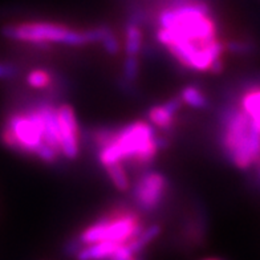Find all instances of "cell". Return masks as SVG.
I'll use <instances>...</instances> for the list:
<instances>
[{
    "mask_svg": "<svg viewBox=\"0 0 260 260\" xmlns=\"http://www.w3.org/2000/svg\"><path fill=\"white\" fill-rule=\"evenodd\" d=\"M89 137L103 168L126 162L132 168L146 169L161 150L159 136L149 121H133L120 127L100 126L90 132Z\"/></svg>",
    "mask_w": 260,
    "mask_h": 260,
    "instance_id": "7a4b0ae2",
    "label": "cell"
},
{
    "mask_svg": "<svg viewBox=\"0 0 260 260\" xmlns=\"http://www.w3.org/2000/svg\"><path fill=\"white\" fill-rule=\"evenodd\" d=\"M104 169H105L106 175H108L109 181L112 182V185L118 191H129L130 187H132V183H130L129 174H127V169L123 166V164L110 165V166H106Z\"/></svg>",
    "mask_w": 260,
    "mask_h": 260,
    "instance_id": "5bb4252c",
    "label": "cell"
},
{
    "mask_svg": "<svg viewBox=\"0 0 260 260\" xmlns=\"http://www.w3.org/2000/svg\"><path fill=\"white\" fill-rule=\"evenodd\" d=\"M101 45H103V48L105 49V52L108 53V55L110 56L118 55V52L121 51V43H120V39L117 38L116 32L113 31V28L106 34L104 40L101 41Z\"/></svg>",
    "mask_w": 260,
    "mask_h": 260,
    "instance_id": "e0dca14e",
    "label": "cell"
},
{
    "mask_svg": "<svg viewBox=\"0 0 260 260\" xmlns=\"http://www.w3.org/2000/svg\"><path fill=\"white\" fill-rule=\"evenodd\" d=\"M144 230L137 211L126 207H117L86 226L76 238L81 246L97 242H118L126 243Z\"/></svg>",
    "mask_w": 260,
    "mask_h": 260,
    "instance_id": "5b68a950",
    "label": "cell"
},
{
    "mask_svg": "<svg viewBox=\"0 0 260 260\" xmlns=\"http://www.w3.org/2000/svg\"><path fill=\"white\" fill-rule=\"evenodd\" d=\"M182 104L183 103H182L181 97L175 96L159 105L151 106L147 112V121L165 133H169L174 127L177 114L181 109Z\"/></svg>",
    "mask_w": 260,
    "mask_h": 260,
    "instance_id": "9c48e42d",
    "label": "cell"
},
{
    "mask_svg": "<svg viewBox=\"0 0 260 260\" xmlns=\"http://www.w3.org/2000/svg\"><path fill=\"white\" fill-rule=\"evenodd\" d=\"M169 178L158 170H144L130 187V197L138 210L151 212L159 206L169 195Z\"/></svg>",
    "mask_w": 260,
    "mask_h": 260,
    "instance_id": "52a82bcc",
    "label": "cell"
},
{
    "mask_svg": "<svg viewBox=\"0 0 260 260\" xmlns=\"http://www.w3.org/2000/svg\"><path fill=\"white\" fill-rule=\"evenodd\" d=\"M73 28L56 21H23L3 28L4 38L25 43L38 48H49L53 44L67 45Z\"/></svg>",
    "mask_w": 260,
    "mask_h": 260,
    "instance_id": "8992f818",
    "label": "cell"
},
{
    "mask_svg": "<svg viewBox=\"0 0 260 260\" xmlns=\"http://www.w3.org/2000/svg\"><path fill=\"white\" fill-rule=\"evenodd\" d=\"M226 51L235 56H251L256 52L257 47L252 40L247 39H238V40L224 41Z\"/></svg>",
    "mask_w": 260,
    "mask_h": 260,
    "instance_id": "2e32d148",
    "label": "cell"
},
{
    "mask_svg": "<svg viewBox=\"0 0 260 260\" xmlns=\"http://www.w3.org/2000/svg\"><path fill=\"white\" fill-rule=\"evenodd\" d=\"M201 260H222V259H218V257H205V259H201Z\"/></svg>",
    "mask_w": 260,
    "mask_h": 260,
    "instance_id": "ffe728a7",
    "label": "cell"
},
{
    "mask_svg": "<svg viewBox=\"0 0 260 260\" xmlns=\"http://www.w3.org/2000/svg\"><path fill=\"white\" fill-rule=\"evenodd\" d=\"M19 75V68L10 62H0V80L15 79Z\"/></svg>",
    "mask_w": 260,
    "mask_h": 260,
    "instance_id": "ac0fdd59",
    "label": "cell"
},
{
    "mask_svg": "<svg viewBox=\"0 0 260 260\" xmlns=\"http://www.w3.org/2000/svg\"><path fill=\"white\" fill-rule=\"evenodd\" d=\"M130 260H137V259H136V257H133V259H130Z\"/></svg>",
    "mask_w": 260,
    "mask_h": 260,
    "instance_id": "44dd1931",
    "label": "cell"
},
{
    "mask_svg": "<svg viewBox=\"0 0 260 260\" xmlns=\"http://www.w3.org/2000/svg\"><path fill=\"white\" fill-rule=\"evenodd\" d=\"M121 244L118 242H97V243L86 244L80 248L76 253V260H109L113 253L120 248Z\"/></svg>",
    "mask_w": 260,
    "mask_h": 260,
    "instance_id": "8fae6325",
    "label": "cell"
},
{
    "mask_svg": "<svg viewBox=\"0 0 260 260\" xmlns=\"http://www.w3.org/2000/svg\"><path fill=\"white\" fill-rule=\"evenodd\" d=\"M238 103L251 117L260 132V84L259 82H247L242 88L238 97Z\"/></svg>",
    "mask_w": 260,
    "mask_h": 260,
    "instance_id": "30bf717a",
    "label": "cell"
},
{
    "mask_svg": "<svg viewBox=\"0 0 260 260\" xmlns=\"http://www.w3.org/2000/svg\"><path fill=\"white\" fill-rule=\"evenodd\" d=\"M60 132H61V153L68 161H75L80 155L81 147V132L75 109L69 104L57 105Z\"/></svg>",
    "mask_w": 260,
    "mask_h": 260,
    "instance_id": "ba28073f",
    "label": "cell"
},
{
    "mask_svg": "<svg viewBox=\"0 0 260 260\" xmlns=\"http://www.w3.org/2000/svg\"><path fill=\"white\" fill-rule=\"evenodd\" d=\"M179 97H181L182 103L186 104L190 108H192V109L203 110L207 109L210 106V101L207 99V96L202 92L201 88L195 85L185 86L181 90V93H179Z\"/></svg>",
    "mask_w": 260,
    "mask_h": 260,
    "instance_id": "4fadbf2b",
    "label": "cell"
},
{
    "mask_svg": "<svg viewBox=\"0 0 260 260\" xmlns=\"http://www.w3.org/2000/svg\"><path fill=\"white\" fill-rule=\"evenodd\" d=\"M138 76H140V57L126 56V58L123 60L122 79H121V82L126 86V90L137 81Z\"/></svg>",
    "mask_w": 260,
    "mask_h": 260,
    "instance_id": "9a60e30c",
    "label": "cell"
},
{
    "mask_svg": "<svg viewBox=\"0 0 260 260\" xmlns=\"http://www.w3.org/2000/svg\"><path fill=\"white\" fill-rule=\"evenodd\" d=\"M248 173H250L251 186H252L257 192H260V161L257 162Z\"/></svg>",
    "mask_w": 260,
    "mask_h": 260,
    "instance_id": "d6986e66",
    "label": "cell"
},
{
    "mask_svg": "<svg viewBox=\"0 0 260 260\" xmlns=\"http://www.w3.org/2000/svg\"><path fill=\"white\" fill-rule=\"evenodd\" d=\"M44 134L45 121L39 101L8 114L2 126L0 140L12 151L36 158L44 146Z\"/></svg>",
    "mask_w": 260,
    "mask_h": 260,
    "instance_id": "277c9868",
    "label": "cell"
},
{
    "mask_svg": "<svg viewBox=\"0 0 260 260\" xmlns=\"http://www.w3.org/2000/svg\"><path fill=\"white\" fill-rule=\"evenodd\" d=\"M155 40L186 71H223L224 41L205 0H169L155 15Z\"/></svg>",
    "mask_w": 260,
    "mask_h": 260,
    "instance_id": "6da1fadb",
    "label": "cell"
},
{
    "mask_svg": "<svg viewBox=\"0 0 260 260\" xmlns=\"http://www.w3.org/2000/svg\"><path fill=\"white\" fill-rule=\"evenodd\" d=\"M144 48V32L141 23L132 17L127 19L125 25V39H123V51L126 56H138Z\"/></svg>",
    "mask_w": 260,
    "mask_h": 260,
    "instance_id": "7c38bea8",
    "label": "cell"
},
{
    "mask_svg": "<svg viewBox=\"0 0 260 260\" xmlns=\"http://www.w3.org/2000/svg\"><path fill=\"white\" fill-rule=\"evenodd\" d=\"M219 145L222 154L240 171H248L260 161V132L240 106L231 100L218 113Z\"/></svg>",
    "mask_w": 260,
    "mask_h": 260,
    "instance_id": "3957f363",
    "label": "cell"
}]
</instances>
